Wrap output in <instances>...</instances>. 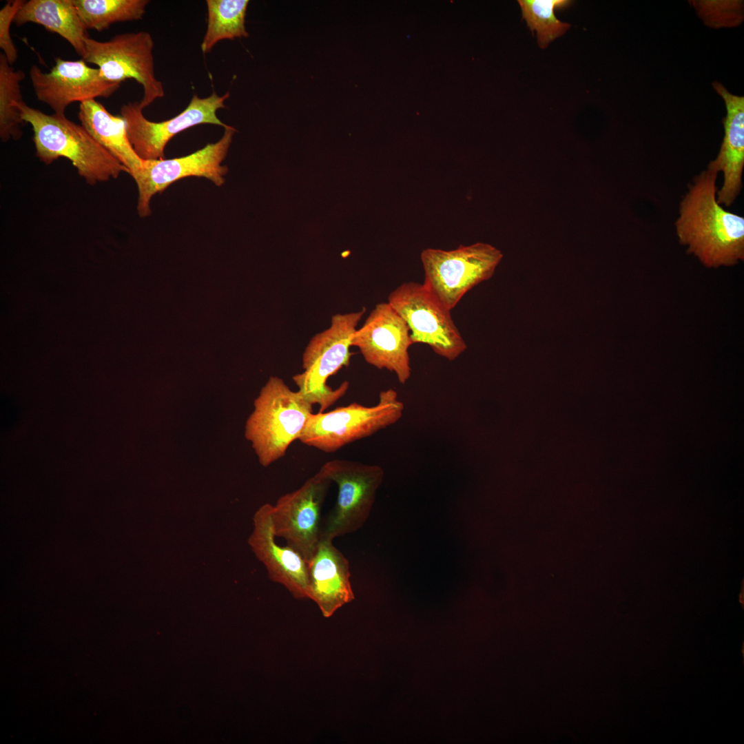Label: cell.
Instances as JSON below:
<instances>
[{
	"label": "cell",
	"mask_w": 744,
	"mask_h": 744,
	"mask_svg": "<svg viewBox=\"0 0 744 744\" xmlns=\"http://www.w3.org/2000/svg\"><path fill=\"white\" fill-rule=\"evenodd\" d=\"M307 563L309 599L317 604L324 617H331L354 599L349 562L333 540L320 537Z\"/></svg>",
	"instance_id": "obj_17"
},
{
	"label": "cell",
	"mask_w": 744,
	"mask_h": 744,
	"mask_svg": "<svg viewBox=\"0 0 744 744\" xmlns=\"http://www.w3.org/2000/svg\"><path fill=\"white\" fill-rule=\"evenodd\" d=\"M25 75L15 70L3 52L0 54V137L3 142L19 140L25 121L19 105L23 102L21 82Z\"/></svg>",
	"instance_id": "obj_21"
},
{
	"label": "cell",
	"mask_w": 744,
	"mask_h": 744,
	"mask_svg": "<svg viewBox=\"0 0 744 744\" xmlns=\"http://www.w3.org/2000/svg\"><path fill=\"white\" fill-rule=\"evenodd\" d=\"M23 121L31 125L36 156L49 165L60 157L69 159L90 185L116 178L129 170L81 125L65 116L48 115L23 101Z\"/></svg>",
	"instance_id": "obj_2"
},
{
	"label": "cell",
	"mask_w": 744,
	"mask_h": 744,
	"mask_svg": "<svg viewBox=\"0 0 744 744\" xmlns=\"http://www.w3.org/2000/svg\"><path fill=\"white\" fill-rule=\"evenodd\" d=\"M713 87L724 101L726 116L723 119L724 136L719 153L707 167L722 172L723 184L716 200L726 207L731 206L742 189L744 167V97L730 93L721 83Z\"/></svg>",
	"instance_id": "obj_16"
},
{
	"label": "cell",
	"mask_w": 744,
	"mask_h": 744,
	"mask_svg": "<svg viewBox=\"0 0 744 744\" xmlns=\"http://www.w3.org/2000/svg\"><path fill=\"white\" fill-rule=\"evenodd\" d=\"M388 302L406 322L413 344H426L450 361L466 350L467 345L451 317V311L422 284L400 285L390 293Z\"/></svg>",
	"instance_id": "obj_9"
},
{
	"label": "cell",
	"mask_w": 744,
	"mask_h": 744,
	"mask_svg": "<svg viewBox=\"0 0 744 744\" xmlns=\"http://www.w3.org/2000/svg\"><path fill=\"white\" fill-rule=\"evenodd\" d=\"M404 406L393 389L382 391L375 405L356 402L330 411L312 413L299 439L300 442L327 453L394 424L403 415Z\"/></svg>",
	"instance_id": "obj_5"
},
{
	"label": "cell",
	"mask_w": 744,
	"mask_h": 744,
	"mask_svg": "<svg viewBox=\"0 0 744 744\" xmlns=\"http://www.w3.org/2000/svg\"><path fill=\"white\" fill-rule=\"evenodd\" d=\"M718 172L696 175L679 204L675 222L680 243L707 267L738 264L744 259V218L716 200Z\"/></svg>",
	"instance_id": "obj_1"
},
{
	"label": "cell",
	"mask_w": 744,
	"mask_h": 744,
	"mask_svg": "<svg viewBox=\"0 0 744 744\" xmlns=\"http://www.w3.org/2000/svg\"><path fill=\"white\" fill-rule=\"evenodd\" d=\"M154 46L152 36L146 31L116 34L106 41L88 37L82 59L96 65L102 76L110 82L136 80L143 87L140 101L143 110L165 96L163 85L155 76Z\"/></svg>",
	"instance_id": "obj_7"
},
{
	"label": "cell",
	"mask_w": 744,
	"mask_h": 744,
	"mask_svg": "<svg viewBox=\"0 0 744 744\" xmlns=\"http://www.w3.org/2000/svg\"><path fill=\"white\" fill-rule=\"evenodd\" d=\"M229 92L218 96L215 92L205 98L194 94L186 108L175 117L162 122L146 118L140 102H128L121 107L128 139L137 155L143 161L165 158L167 143L178 133L200 124H213L224 128L228 125L217 116V110L225 108Z\"/></svg>",
	"instance_id": "obj_11"
},
{
	"label": "cell",
	"mask_w": 744,
	"mask_h": 744,
	"mask_svg": "<svg viewBox=\"0 0 744 744\" xmlns=\"http://www.w3.org/2000/svg\"><path fill=\"white\" fill-rule=\"evenodd\" d=\"M17 26L35 23L65 39L83 58L88 34L73 0H30L24 3L14 21Z\"/></svg>",
	"instance_id": "obj_19"
},
{
	"label": "cell",
	"mask_w": 744,
	"mask_h": 744,
	"mask_svg": "<svg viewBox=\"0 0 744 744\" xmlns=\"http://www.w3.org/2000/svg\"><path fill=\"white\" fill-rule=\"evenodd\" d=\"M78 115L81 125L129 170V174L143 167V160L133 149L121 116L112 115L95 99L80 103Z\"/></svg>",
	"instance_id": "obj_18"
},
{
	"label": "cell",
	"mask_w": 744,
	"mask_h": 744,
	"mask_svg": "<svg viewBox=\"0 0 744 744\" xmlns=\"http://www.w3.org/2000/svg\"><path fill=\"white\" fill-rule=\"evenodd\" d=\"M25 2L24 0L8 1L0 10V48L10 65L17 61L18 53L10 37V28L16 14Z\"/></svg>",
	"instance_id": "obj_25"
},
{
	"label": "cell",
	"mask_w": 744,
	"mask_h": 744,
	"mask_svg": "<svg viewBox=\"0 0 744 744\" xmlns=\"http://www.w3.org/2000/svg\"><path fill=\"white\" fill-rule=\"evenodd\" d=\"M503 254L491 245L477 242L445 251H422L424 288L451 311L462 298L478 284L490 278Z\"/></svg>",
	"instance_id": "obj_6"
},
{
	"label": "cell",
	"mask_w": 744,
	"mask_h": 744,
	"mask_svg": "<svg viewBox=\"0 0 744 744\" xmlns=\"http://www.w3.org/2000/svg\"><path fill=\"white\" fill-rule=\"evenodd\" d=\"M312 406L300 391L291 390L282 379H269L245 425V437L262 466L282 458L290 445L299 440L313 413Z\"/></svg>",
	"instance_id": "obj_3"
},
{
	"label": "cell",
	"mask_w": 744,
	"mask_h": 744,
	"mask_svg": "<svg viewBox=\"0 0 744 744\" xmlns=\"http://www.w3.org/2000/svg\"><path fill=\"white\" fill-rule=\"evenodd\" d=\"M331 482L319 470L298 489L281 496L272 506V523L276 537L307 562L320 538V511Z\"/></svg>",
	"instance_id": "obj_12"
},
{
	"label": "cell",
	"mask_w": 744,
	"mask_h": 744,
	"mask_svg": "<svg viewBox=\"0 0 744 744\" xmlns=\"http://www.w3.org/2000/svg\"><path fill=\"white\" fill-rule=\"evenodd\" d=\"M365 312L364 307L333 315L329 327L313 335L302 353L303 371L293 375V380L312 404L320 406L319 412L333 405L349 389L347 381L335 389L327 381L349 364L352 336Z\"/></svg>",
	"instance_id": "obj_4"
},
{
	"label": "cell",
	"mask_w": 744,
	"mask_h": 744,
	"mask_svg": "<svg viewBox=\"0 0 744 744\" xmlns=\"http://www.w3.org/2000/svg\"><path fill=\"white\" fill-rule=\"evenodd\" d=\"M338 486L335 506L320 537L333 540L353 533L367 520L384 473L378 465L335 459L320 469Z\"/></svg>",
	"instance_id": "obj_8"
},
{
	"label": "cell",
	"mask_w": 744,
	"mask_h": 744,
	"mask_svg": "<svg viewBox=\"0 0 744 744\" xmlns=\"http://www.w3.org/2000/svg\"><path fill=\"white\" fill-rule=\"evenodd\" d=\"M692 5L707 25L726 27L736 25L743 19V1H692Z\"/></svg>",
	"instance_id": "obj_24"
},
{
	"label": "cell",
	"mask_w": 744,
	"mask_h": 744,
	"mask_svg": "<svg viewBox=\"0 0 744 744\" xmlns=\"http://www.w3.org/2000/svg\"><path fill=\"white\" fill-rule=\"evenodd\" d=\"M247 0H207V30L200 48L203 54L224 39L247 37L245 21Z\"/></svg>",
	"instance_id": "obj_20"
},
{
	"label": "cell",
	"mask_w": 744,
	"mask_h": 744,
	"mask_svg": "<svg viewBox=\"0 0 744 744\" xmlns=\"http://www.w3.org/2000/svg\"><path fill=\"white\" fill-rule=\"evenodd\" d=\"M522 17L532 32L536 30L540 48H546L550 41L563 35L570 27L557 19L555 10L564 9L572 3L569 0H519Z\"/></svg>",
	"instance_id": "obj_23"
},
{
	"label": "cell",
	"mask_w": 744,
	"mask_h": 744,
	"mask_svg": "<svg viewBox=\"0 0 744 744\" xmlns=\"http://www.w3.org/2000/svg\"><path fill=\"white\" fill-rule=\"evenodd\" d=\"M87 29L101 32L116 22L143 19L148 0H73Z\"/></svg>",
	"instance_id": "obj_22"
},
{
	"label": "cell",
	"mask_w": 744,
	"mask_h": 744,
	"mask_svg": "<svg viewBox=\"0 0 744 744\" xmlns=\"http://www.w3.org/2000/svg\"><path fill=\"white\" fill-rule=\"evenodd\" d=\"M29 74L37 99L59 116H65L67 107L74 102L110 97L121 85L106 80L98 68L89 67L83 59L66 61L56 57L50 72L32 65Z\"/></svg>",
	"instance_id": "obj_14"
},
{
	"label": "cell",
	"mask_w": 744,
	"mask_h": 744,
	"mask_svg": "<svg viewBox=\"0 0 744 744\" xmlns=\"http://www.w3.org/2000/svg\"><path fill=\"white\" fill-rule=\"evenodd\" d=\"M235 132V128L228 125L218 141L187 156L143 161V167L131 174L138 187L139 216L144 218L150 215L149 203L152 196L183 178L204 177L216 186L223 185L228 168L221 165V163L227 154Z\"/></svg>",
	"instance_id": "obj_10"
},
{
	"label": "cell",
	"mask_w": 744,
	"mask_h": 744,
	"mask_svg": "<svg viewBox=\"0 0 744 744\" xmlns=\"http://www.w3.org/2000/svg\"><path fill=\"white\" fill-rule=\"evenodd\" d=\"M272 506L265 504L254 513L247 544L265 567L269 578L283 586L296 599H309L307 563L296 550L275 541Z\"/></svg>",
	"instance_id": "obj_15"
},
{
	"label": "cell",
	"mask_w": 744,
	"mask_h": 744,
	"mask_svg": "<svg viewBox=\"0 0 744 744\" xmlns=\"http://www.w3.org/2000/svg\"><path fill=\"white\" fill-rule=\"evenodd\" d=\"M413 344L408 325L388 302L375 305L351 339V346L369 364L393 372L401 384L411 376L409 349Z\"/></svg>",
	"instance_id": "obj_13"
}]
</instances>
